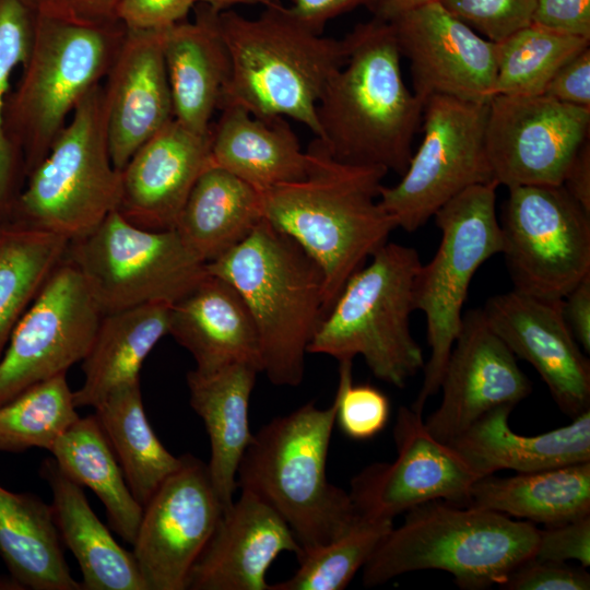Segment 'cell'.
<instances>
[{
	"mask_svg": "<svg viewBox=\"0 0 590 590\" xmlns=\"http://www.w3.org/2000/svg\"><path fill=\"white\" fill-rule=\"evenodd\" d=\"M564 318L578 344L590 352V273L563 299Z\"/></svg>",
	"mask_w": 590,
	"mask_h": 590,
	"instance_id": "cell-49",
	"label": "cell"
},
{
	"mask_svg": "<svg viewBox=\"0 0 590 590\" xmlns=\"http://www.w3.org/2000/svg\"><path fill=\"white\" fill-rule=\"evenodd\" d=\"M224 507L208 464L186 453L145 504L132 554L148 590H186L188 575Z\"/></svg>",
	"mask_w": 590,
	"mask_h": 590,
	"instance_id": "cell-16",
	"label": "cell"
},
{
	"mask_svg": "<svg viewBox=\"0 0 590 590\" xmlns=\"http://www.w3.org/2000/svg\"><path fill=\"white\" fill-rule=\"evenodd\" d=\"M2 226H3V224L0 223V234H1V231H2Z\"/></svg>",
	"mask_w": 590,
	"mask_h": 590,
	"instance_id": "cell-55",
	"label": "cell"
},
{
	"mask_svg": "<svg viewBox=\"0 0 590 590\" xmlns=\"http://www.w3.org/2000/svg\"><path fill=\"white\" fill-rule=\"evenodd\" d=\"M66 258L103 315L153 303L173 305L208 274L206 263L175 228L145 229L117 210L70 240Z\"/></svg>",
	"mask_w": 590,
	"mask_h": 590,
	"instance_id": "cell-11",
	"label": "cell"
},
{
	"mask_svg": "<svg viewBox=\"0 0 590 590\" xmlns=\"http://www.w3.org/2000/svg\"><path fill=\"white\" fill-rule=\"evenodd\" d=\"M168 334L192 355L199 373L239 362L261 373L259 339L248 307L232 284L209 272L170 305Z\"/></svg>",
	"mask_w": 590,
	"mask_h": 590,
	"instance_id": "cell-24",
	"label": "cell"
},
{
	"mask_svg": "<svg viewBox=\"0 0 590 590\" xmlns=\"http://www.w3.org/2000/svg\"><path fill=\"white\" fill-rule=\"evenodd\" d=\"M392 520L361 518L344 534L297 557L299 567L269 590H342L363 568Z\"/></svg>",
	"mask_w": 590,
	"mask_h": 590,
	"instance_id": "cell-39",
	"label": "cell"
},
{
	"mask_svg": "<svg viewBox=\"0 0 590 590\" xmlns=\"http://www.w3.org/2000/svg\"><path fill=\"white\" fill-rule=\"evenodd\" d=\"M344 39L346 61L317 104L318 139L340 162L403 175L424 105L404 82L393 26L376 16Z\"/></svg>",
	"mask_w": 590,
	"mask_h": 590,
	"instance_id": "cell-2",
	"label": "cell"
},
{
	"mask_svg": "<svg viewBox=\"0 0 590 590\" xmlns=\"http://www.w3.org/2000/svg\"><path fill=\"white\" fill-rule=\"evenodd\" d=\"M67 374L39 382L0 405V452L50 450L79 420Z\"/></svg>",
	"mask_w": 590,
	"mask_h": 590,
	"instance_id": "cell-38",
	"label": "cell"
},
{
	"mask_svg": "<svg viewBox=\"0 0 590 590\" xmlns=\"http://www.w3.org/2000/svg\"><path fill=\"white\" fill-rule=\"evenodd\" d=\"M169 307L153 303L102 316L82 361L84 380L73 391L76 408H94L118 387L140 380L145 358L168 334Z\"/></svg>",
	"mask_w": 590,
	"mask_h": 590,
	"instance_id": "cell-30",
	"label": "cell"
},
{
	"mask_svg": "<svg viewBox=\"0 0 590 590\" xmlns=\"http://www.w3.org/2000/svg\"><path fill=\"white\" fill-rule=\"evenodd\" d=\"M0 590H24V588L11 576L0 575Z\"/></svg>",
	"mask_w": 590,
	"mask_h": 590,
	"instance_id": "cell-54",
	"label": "cell"
},
{
	"mask_svg": "<svg viewBox=\"0 0 590 590\" xmlns=\"http://www.w3.org/2000/svg\"><path fill=\"white\" fill-rule=\"evenodd\" d=\"M439 390L440 403L424 423L436 439L448 444L487 412L515 408L532 388L483 310L472 309L463 314Z\"/></svg>",
	"mask_w": 590,
	"mask_h": 590,
	"instance_id": "cell-19",
	"label": "cell"
},
{
	"mask_svg": "<svg viewBox=\"0 0 590 590\" xmlns=\"http://www.w3.org/2000/svg\"><path fill=\"white\" fill-rule=\"evenodd\" d=\"M0 556L24 590H83L66 562L51 505L1 485Z\"/></svg>",
	"mask_w": 590,
	"mask_h": 590,
	"instance_id": "cell-32",
	"label": "cell"
},
{
	"mask_svg": "<svg viewBox=\"0 0 590 590\" xmlns=\"http://www.w3.org/2000/svg\"><path fill=\"white\" fill-rule=\"evenodd\" d=\"M590 40L530 24L496 47L493 96L541 95L556 71L589 47Z\"/></svg>",
	"mask_w": 590,
	"mask_h": 590,
	"instance_id": "cell-37",
	"label": "cell"
},
{
	"mask_svg": "<svg viewBox=\"0 0 590 590\" xmlns=\"http://www.w3.org/2000/svg\"><path fill=\"white\" fill-rule=\"evenodd\" d=\"M126 32L118 21L90 25L37 15L4 116L25 176L48 153L81 98L106 78Z\"/></svg>",
	"mask_w": 590,
	"mask_h": 590,
	"instance_id": "cell-8",
	"label": "cell"
},
{
	"mask_svg": "<svg viewBox=\"0 0 590 590\" xmlns=\"http://www.w3.org/2000/svg\"><path fill=\"white\" fill-rule=\"evenodd\" d=\"M291 10L317 33L328 21L359 5L374 8L381 0H291Z\"/></svg>",
	"mask_w": 590,
	"mask_h": 590,
	"instance_id": "cell-50",
	"label": "cell"
},
{
	"mask_svg": "<svg viewBox=\"0 0 590 590\" xmlns=\"http://www.w3.org/2000/svg\"><path fill=\"white\" fill-rule=\"evenodd\" d=\"M590 109L543 94L489 99L485 144L493 179L505 187L560 186L589 139Z\"/></svg>",
	"mask_w": 590,
	"mask_h": 590,
	"instance_id": "cell-15",
	"label": "cell"
},
{
	"mask_svg": "<svg viewBox=\"0 0 590 590\" xmlns=\"http://www.w3.org/2000/svg\"><path fill=\"white\" fill-rule=\"evenodd\" d=\"M393 438L396 459L371 463L351 481L349 494L361 518L393 521L436 499L468 504L477 476L450 445L427 430L422 414L400 406Z\"/></svg>",
	"mask_w": 590,
	"mask_h": 590,
	"instance_id": "cell-17",
	"label": "cell"
},
{
	"mask_svg": "<svg viewBox=\"0 0 590 590\" xmlns=\"http://www.w3.org/2000/svg\"><path fill=\"white\" fill-rule=\"evenodd\" d=\"M220 110L219 120L211 127V165L260 192L306 176L308 155L284 117L261 119L237 105Z\"/></svg>",
	"mask_w": 590,
	"mask_h": 590,
	"instance_id": "cell-28",
	"label": "cell"
},
{
	"mask_svg": "<svg viewBox=\"0 0 590 590\" xmlns=\"http://www.w3.org/2000/svg\"><path fill=\"white\" fill-rule=\"evenodd\" d=\"M539 528L492 510L430 500L405 511L363 566L365 587L406 573L439 569L464 590L499 586L521 563L534 556Z\"/></svg>",
	"mask_w": 590,
	"mask_h": 590,
	"instance_id": "cell-5",
	"label": "cell"
},
{
	"mask_svg": "<svg viewBox=\"0 0 590 590\" xmlns=\"http://www.w3.org/2000/svg\"><path fill=\"white\" fill-rule=\"evenodd\" d=\"M231 76L219 109L237 105L261 119L284 117L320 137L317 104L330 78L345 63V39L315 32L279 2L255 17L219 13Z\"/></svg>",
	"mask_w": 590,
	"mask_h": 590,
	"instance_id": "cell-3",
	"label": "cell"
},
{
	"mask_svg": "<svg viewBox=\"0 0 590 590\" xmlns=\"http://www.w3.org/2000/svg\"><path fill=\"white\" fill-rule=\"evenodd\" d=\"M196 0H119L116 19L126 30L162 31L186 20Z\"/></svg>",
	"mask_w": 590,
	"mask_h": 590,
	"instance_id": "cell-45",
	"label": "cell"
},
{
	"mask_svg": "<svg viewBox=\"0 0 590 590\" xmlns=\"http://www.w3.org/2000/svg\"><path fill=\"white\" fill-rule=\"evenodd\" d=\"M483 314L516 357L527 361L559 410L576 417L590 409V363L562 311V300L517 290L492 296Z\"/></svg>",
	"mask_w": 590,
	"mask_h": 590,
	"instance_id": "cell-20",
	"label": "cell"
},
{
	"mask_svg": "<svg viewBox=\"0 0 590 590\" xmlns=\"http://www.w3.org/2000/svg\"><path fill=\"white\" fill-rule=\"evenodd\" d=\"M335 413V400L326 409L308 402L273 418L252 435L238 468V487L286 521L299 555L335 540L359 519L350 494L326 474Z\"/></svg>",
	"mask_w": 590,
	"mask_h": 590,
	"instance_id": "cell-6",
	"label": "cell"
},
{
	"mask_svg": "<svg viewBox=\"0 0 590 590\" xmlns=\"http://www.w3.org/2000/svg\"><path fill=\"white\" fill-rule=\"evenodd\" d=\"M120 197L121 172L110 160L98 84L81 98L48 153L27 175L8 223L73 240L117 210Z\"/></svg>",
	"mask_w": 590,
	"mask_h": 590,
	"instance_id": "cell-9",
	"label": "cell"
},
{
	"mask_svg": "<svg viewBox=\"0 0 590 590\" xmlns=\"http://www.w3.org/2000/svg\"><path fill=\"white\" fill-rule=\"evenodd\" d=\"M306 176L261 192L263 217L321 268L326 315L347 280L397 228L379 202L384 167L335 160L315 138Z\"/></svg>",
	"mask_w": 590,
	"mask_h": 590,
	"instance_id": "cell-1",
	"label": "cell"
},
{
	"mask_svg": "<svg viewBox=\"0 0 590 590\" xmlns=\"http://www.w3.org/2000/svg\"><path fill=\"white\" fill-rule=\"evenodd\" d=\"M134 498L142 507L181 464L160 441L146 416L140 380L109 392L94 406Z\"/></svg>",
	"mask_w": 590,
	"mask_h": 590,
	"instance_id": "cell-35",
	"label": "cell"
},
{
	"mask_svg": "<svg viewBox=\"0 0 590 590\" xmlns=\"http://www.w3.org/2000/svg\"><path fill=\"white\" fill-rule=\"evenodd\" d=\"M467 505L545 527L590 516V461L505 477L486 475L474 482Z\"/></svg>",
	"mask_w": 590,
	"mask_h": 590,
	"instance_id": "cell-33",
	"label": "cell"
},
{
	"mask_svg": "<svg viewBox=\"0 0 590 590\" xmlns=\"http://www.w3.org/2000/svg\"><path fill=\"white\" fill-rule=\"evenodd\" d=\"M206 271L232 284L248 307L261 373L275 386H298L308 346L326 316L318 263L263 219L240 244L208 262Z\"/></svg>",
	"mask_w": 590,
	"mask_h": 590,
	"instance_id": "cell-4",
	"label": "cell"
},
{
	"mask_svg": "<svg viewBox=\"0 0 590 590\" xmlns=\"http://www.w3.org/2000/svg\"><path fill=\"white\" fill-rule=\"evenodd\" d=\"M512 406H498L473 423L450 445L477 479L499 470L527 473L590 461V409L565 426L526 436L509 426Z\"/></svg>",
	"mask_w": 590,
	"mask_h": 590,
	"instance_id": "cell-26",
	"label": "cell"
},
{
	"mask_svg": "<svg viewBox=\"0 0 590 590\" xmlns=\"http://www.w3.org/2000/svg\"><path fill=\"white\" fill-rule=\"evenodd\" d=\"M389 22L401 57L409 61L413 93L423 105L435 95L489 102L496 76L495 43L452 15L439 1Z\"/></svg>",
	"mask_w": 590,
	"mask_h": 590,
	"instance_id": "cell-18",
	"label": "cell"
},
{
	"mask_svg": "<svg viewBox=\"0 0 590 590\" xmlns=\"http://www.w3.org/2000/svg\"><path fill=\"white\" fill-rule=\"evenodd\" d=\"M531 23L590 40V0H536Z\"/></svg>",
	"mask_w": 590,
	"mask_h": 590,
	"instance_id": "cell-46",
	"label": "cell"
},
{
	"mask_svg": "<svg viewBox=\"0 0 590 590\" xmlns=\"http://www.w3.org/2000/svg\"><path fill=\"white\" fill-rule=\"evenodd\" d=\"M438 0H381L373 9L376 16L386 21L399 16L402 13L426 5Z\"/></svg>",
	"mask_w": 590,
	"mask_h": 590,
	"instance_id": "cell-52",
	"label": "cell"
},
{
	"mask_svg": "<svg viewBox=\"0 0 590 590\" xmlns=\"http://www.w3.org/2000/svg\"><path fill=\"white\" fill-rule=\"evenodd\" d=\"M70 240L61 235L5 223L0 234V358L10 337Z\"/></svg>",
	"mask_w": 590,
	"mask_h": 590,
	"instance_id": "cell-36",
	"label": "cell"
},
{
	"mask_svg": "<svg viewBox=\"0 0 590 590\" xmlns=\"http://www.w3.org/2000/svg\"><path fill=\"white\" fill-rule=\"evenodd\" d=\"M422 266L416 249L387 243L345 283L320 322L308 353L339 362L362 356L379 380L403 388L424 368L410 317Z\"/></svg>",
	"mask_w": 590,
	"mask_h": 590,
	"instance_id": "cell-7",
	"label": "cell"
},
{
	"mask_svg": "<svg viewBox=\"0 0 590 590\" xmlns=\"http://www.w3.org/2000/svg\"><path fill=\"white\" fill-rule=\"evenodd\" d=\"M488 103L442 95L424 103L421 145L401 180L379 192L397 227L415 232L467 188L494 181L485 144Z\"/></svg>",
	"mask_w": 590,
	"mask_h": 590,
	"instance_id": "cell-12",
	"label": "cell"
},
{
	"mask_svg": "<svg viewBox=\"0 0 590 590\" xmlns=\"http://www.w3.org/2000/svg\"><path fill=\"white\" fill-rule=\"evenodd\" d=\"M499 224L514 290L562 300L590 273V213L562 185L508 188Z\"/></svg>",
	"mask_w": 590,
	"mask_h": 590,
	"instance_id": "cell-13",
	"label": "cell"
},
{
	"mask_svg": "<svg viewBox=\"0 0 590 590\" xmlns=\"http://www.w3.org/2000/svg\"><path fill=\"white\" fill-rule=\"evenodd\" d=\"M263 219L261 192L210 165L190 190L174 228L208 263L240 244Z\"/></svg>",
	"mask_w": 590,
	"mask_h": 590,
	"instance_id": "cell-31",
	"label": "cell"
},
{
	"mask_svg": "<svg viewBox=\"0 0 590 590\" xmlns=\"http://www.w3.org/2000/svg\"><path fill=\"white\" fill-rule=\"evenodd\" d=\"M452 15L489 42L499 43L528 26L536 0H438Z\"/></svg>",
	"mask_w": 590,
	"mask_h": 590,
	"instance_id": "cell-42",
	"label": "cell"
},
{
	"mask_svg": "<svg viewBox=\"0 0 590 590\" xmlns=\"http://www.w3.org/2000/svg\"><path fill=\"white\" fill-rule=\"evenodd\" d=\"M562 186L590 213V143L589 139L580 146L570 162Z\"/></svg>",
	"mask_w": 590,
	"mask_h": 590,
	"instance_id": "cell-51",
	"label": "cell"
},
{
	"mask_svg": "<svg viewBox=\"0 0 590 590\" xmlns=\"http://www.w3.org/2000/svg\"><path fill=\"white\" fill-rule=\"evenodd\" d=\"M339 363V384L334 398L337 402L335 423L341 432L351 439H370L388 424L389 399L374 386L353 384L352 361Z\"/></svg>",
	"mask_w": 590,
	"mask_h": 590,
	"instance_id": "cell-41",
	"label": "cell"
},
{
	"mask_svg": "<svg viewBox=\"0 0 590 590\" xmlns=\"http://www.w3.org/2000/svg\"><path fill=\"white\" fill-rule=\"evenodd\" d=\"M39 475L50 487L55 522L61 542L79 564L83 590H148L132 552L98 519L83 487L52 457L42 462Z\"/></svg>",
	"mask_w": 590,
	"mask_h": 590,
	"instance_id": "cell-29",
	"label": "cell"
},
{
	"mask_svg": "<svg viewBox=\"0 0 590 590\" xmlns=\"http://www.w3.org/2000/svg\"><path fill=\"white\" fill-rule=\"evenodd\" d=\"M286 521L256 494L241 489L188 575L189 590H269L266 576L284 552L300 554Z\"/></svg>",
	"mask_w": 590,
	"mask_h": 590,
	"instance_id": "cell-22",
	"label": "cell"
},
{
	"mask_svg": "<svg viewBox=\"0 0 590 590\" xmlns=\"http://www.w3.org/2000/svg\"><path fill=\"white\" fill-rule=\"evenodd\" d=\"M103 93L109 155L121 172L142 144L174 120L161 31L127 30Z\"/></svg>",
	"mask_w": 590,
	"mask_h": 590,
	"instance_id": "cell-21",
	"label": "cell"
},
{
	"mask_svg": "<svg viewBox=\"0 0 590 590\" xmlns=\"http://www.w3.org/2000/svg\"><path fill=\"white\" fill-rule=\"evenodd\" d=\"M219 13L201 3L194 21L161 31L174 119L200 135L210 134L231 76Z\"/></svg>",
	"mask_w": 590,
	"mask_h": 590,
	"instance_id": "cell-25",
	"label": "cell"
},
{
	"mask_svg": "<svg viewBox=\"0 0 590 590\" xmlns=\"http://www.w3.org/2000/svg\"><path fill=\"white\" fill-rule=\"evenodd\" d=\"M37 14L25 0H0V223L9 222L23 174L4 125L11 78L25 63ZM24 175V174H23Z\"/></svg>",
	"mask_w": 590,
	"mask_h": 590,
	"instance_id": "cell-40",
	"label": "cell"
},
{
	"mask_svg": "<svg viewBox=\"0 0 590 590\" xmlns=\"http://www.w3.org/2000/svg\"><path fill=\"white\" fill-rule=\"evenodd\" d=\"M199 3L205 4L215 11L222 12L228 10L231 7L243 5H256L261 4L264 7L274 4L278 0H196Z\"/></svg>",
	"mask_w": 590,
	"mask_h": 590,
	"instance_id": "cell-53",
	"label": "cell"
},
{
	"mask_svg": "<svg viewBox=\"0 0 590 590\" xmlns=\"http://www.w3.org/2000/svg\"><path fill=\"white\" fill-rule=\"evenodd\" d=\"M535 557L566 563L575 559L590 565V516L539 530Z\"/></svg>",
	"mask_w": 590,
	"mask_h": 590,
	"instance_id": "cell-44",
	"label": "cell"
},
{
	"mask_svg": "<svg viewBox=\"0 0 590 590\" xmlns=\"http://www.w3.org/2000/svg\"><path fill=\"white\" fill-rule=\"evenodd\" d=\"M102 316L82 274L64 258L14 328L0 358V405L82 362Z\"/></svg>",
	"mask_w": 590,
	"mask_h": 590,
	"instance_id": "cell-14",
	"label": "cell"
},
{
	"mask_svg": "<svg viewBox=\"0 0 590 590\" xmlns=\"http://www.w3.org/2000/svg\"><path fill=\"white\" fill-rule=\"evenodd\" d=\"M37 15L79 24L117 22L119 0H25Z\"/></svg>",
	"mask_w": 590,
	"mask_h": 590,
	"instance_id": "cell-48",
	"label": "cell"
},
{
	"mask_svg": "<svg viewBox=\"0 0 590 590\" xmlns=\"http://www.w3.org/2000/svg\"><path fill=\"white\" fill-rule=\"evenodd\" d=\"M497 188L495 181L469 187L433 216L441 232L440 244L433 259L422 263L414 283V306L425 316L430 349L422 387L411 406L420 414L427 400L439 391L476 270L494 255L502 253Z\"/></svg>",
	"mask_w": 590,
	"mask_h": 590,
	"instance_id": "cell-10",
	"label": "cell"
},
{
	"mask_svg": "<svg viewBox=\"0 0 590 590\" xmlns=\"http://www.w3.org/2000/svg\"><path fill=\"white\" fill-rule=\"evenodd\" d=\"M49 451L69 479L95 493L109 527L132 545L143 507L130 491L96 416L79 417Z\"/></svg>",
	"mask_w": 590,
	"mask_h": 590,
	"instance_id": "cell-34",
	"label": "cell"
},
{
	"mask_svg": "<svg viewBox=\"0 0 590 590\" xmlns=\"http://www.w3.org/2000/svg\"><path fill=\"white\" fill-rule=\"evenodd\" d=\"M210 144L211 132L200 135L172 120L121 170L117 211L145 229L174 228L194 182L211 165Z\"/></svg>",
	"mask_w": 590,
	"mask_h": 590,
	"instance_id": "cell-23",
	"label": "cell"
},
{
	"mask_svg": "<svg viewBox=\"0 0 590 590\" xmlns=\"http://www.w3.org/2000/svg\"><path fill=\"white\" fill-rule=\"evenodd\" d=\"M258 373L256 365L239 362L211 373L187 374L189 402L209 435L208 470L224 510L234 502L238 468L253 435L248 412Z\"/></svg>",
	"mask_w": 590,
	"mask_h": 590,
	"instance_id": "cell-27",
	"label": "cell"
},
{
	"mask_svg": "<svg viewBox=\"0 0 590 590\" xmlns=\"http://www.w3.org/2000/svg\"><path fill=\"white\" fill-rule=\"evenodd\" d=\"M543 95L557 102L590 109V48L587 47L552 76Z\"/></svg>",
	"mask_w": 590,
	"mask_h": 590,
	"instance_id": "cell-47",
	"label": "cell"
},
{
	"mask_svg": "<svg viewBox=\"0 0 590 590\" xmlns=\"http://www.w3.org/2000/svg\"><path fill=\"white\" fill-rule=\"evenodd\" d=\"M502 588L507 590H588L590 575L582 567L532 556L508 576Z\"/></svg>",
	"mask_w": 590,
	"mask_h": 590,
	"instance_id": "cell-43",
	"label": "cell"
}]
</instances>
